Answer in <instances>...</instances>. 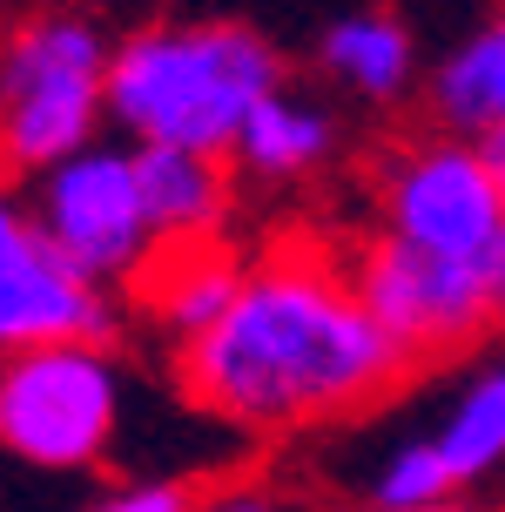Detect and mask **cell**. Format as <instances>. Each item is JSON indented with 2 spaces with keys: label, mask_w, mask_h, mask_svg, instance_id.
<instances>
[{
  "label": "cell",
  "mask_w": 505,
  "mask_h": 512,
  "mask_svg": "<svg viewBox=\"0 0 505 512\" xmlns=\"http://www.w3.org/2000/svg\"><path fill=\"white\" fill-rule=\"evenodd\" d=\"M142 297L149 310L182 337V344H196L216 317L229 310V297L243 290V270L229 263L216 243H176V250H162L155 263H142Z\"/></svg>",
  "instance_id": "13"
},
{
  "label": "cell",
  "mask_w": 505,
  "mask_h": 512,
  "mask_svg": "<svg viewBox=\"0 0 505 512\" xmlns=\"http://www.w3.org/2000/svg\"><path fill=\"white\" fill-rule=\"evenodd\" d=\"M411 371V351L364 310L351 270L324 256H277L243 270L229 310L182 344L176 378L223 432L283 438L371 411Z\"/></svg>",
  "instance_id": "1"
},
{
  "label": "cell",
  "mask_w": 505,
  "mask_h": 512,
  "mask_svg": "<svg viewBox=\"0 0 505 512\" xmlns=\"http://www.w3.org/2000/svg\"><path fill=\"white\" fill-rule=\"evenodd\" d=\"M425 108L438 135L452 142H485L492 128H505V14L472 27L425 88Z\"/></svg>",
  "instance_id": "11"
},
{
  "label": "cell",
  "mask_w": 505,
  "mask_h": 512,
  "mask_svg": "<svg viewBox=\"0 0 505 512\" xmlns=\"http://www.w3.org/2000/svg\"><path fill=\"white\" fill-rule=\"evenodd\" d=\"M425 438L438 445V459H445L458 492L492 479L505 465V358H485L472 378L458 384Z\"/></svg>",
  "instance_id": "14"
},
{
  "label": "cell",
  "mask_w": 505,
  "mask_h": 512,
  "mask_svg": "<svg viewBox=\"0 0 505 512\" xmlns=\"http://www.w3.org/2000/svg\"><path fill=\"white\" fill-rule=\"evenodd\" d=\"M445 499H458V486L425 432L391 438L364 472V512H425V506H445Z\"/></svg>",
  "instance_id": "15"
},
{
  "label": "cell",
  "mask_w": 505,
  "mask_h": 512,
  "mask_svg": "<svg viewBox=\"0 0 505 512\" xmlns=\"http://www.w3.org/2000/svg\"><path fill=\"white\" fill-rule=\"evenodd\" d=\"M330 155H337V115L317 108L310 95L277 88L270 102L250 108V122L236 128L229 162L250 182H297V176H310V169H324Z\"/></svg>",
  "instance_id": "12"
},
{
  "label": "cell",
  "mask_w": 505,
  "mask_h": 512,
  "mask_svg": "<svg viewBox=\"0 0 505 512\" xmlns=\"http://www.w3.org/2000/svg\"><path fill=\"white\" fill-rule=\"evenodd\" d=\"M34 230L75 263L81 277L108 290V283H135L149 263V203H142V176H135V149L95 142V149L68 155L34 176Z\"/></svg>",
  "instance_id": "5"
},
{
  "label": "cell",
  "mask_w": 505,
  "mask_h": 512,
  "mask_svg": "<svg viewBox=\"0 0 505 512\" xmlns=\"http://www.w3.org/2000/svg\"><path fill=\"white\" fill-rule=\"evenodd\" d=\"M81 512H196V486L189 479H128Z\"/></svg>",
  "instance_id": "16"
},
{
  "label": "cell",
  "mask_w": 505,
  "mask_h": 512,
  "mask_svg": "<svg viewBox=\"0 0 505 512\" xmlns=\"http://www.w3.org/2000/svg\"><path fill=\"white\" fill-rule=\"evenodd\" d=\"M351 283L364 297V310L411 351V364L465 351L492 324H505L479 256H431L398 243V236H378L351 263Z\"/></svg>",
  "instance_id": "6"
},
{
  "label": "cell",
  "mask_w": 505,
  "mask_h": 512,
  "mask_svg": "<svg viewBox=\"0 0 505 512\" xmlns=\"http://www.w3.org/2000/svg\"><path fill=\"white\" fill-rule=\"evenodd\" d=\"M115 304L81 277L48 236L34 230V209L0 189V358L41 344H108Z\"/></svg>",
  "instance_id": "8"
},
{
  "label": "cell",
  "mask_w": 505,
  "mask_h": 512,
  "mask_svg": "<svg viewBox=\"0 0 505 512\" xmlns=\"http://www.w3.org/2000/svg\"><path fill=\"white\" fill-rule=\"evenodd\" d=\"M196 512H297V506H283L277 492H216V499H196Z\"/></svg>",
  "instance_id": "17"
},
{
  "label": "cell",
  "mask_w": 505,
  "mask_h": 512,
  "mask_svg": "<svg viewBox=\"0 0 505 512\" xmlns=\"http://www.w3.org/2000/svg\"><path fill=\"white\" fill-rule=\"evenodd\" d=\"M384 236L431 256H485L505 230V189L472 142H411L384 162Z\"/></svg>",
  "instance_id": "7"
},
{
  "label": "cell",
  "mask_w": 505,
  "mask_h": 512,
  "mask_svg": "<svg viewBox=\"0 0 505 512\" xmlns=\"http://www.w3.org/2000/svg\"><path fill=\"white\" fill-rule=\"evenodd\" d=\"M142 203H149L155 243H216L229 223V169L223 155L196 149H135Z\"/></svg>",
  "instance_id": "10"
},
{
  "label": "cell",
  "mask_w": 505,
  "mask_h": 512,
  "mask_svg": "<svg viewBox=\"0 0 505 512\" xmlns=\"http://www.w3.org/2000/svg\"><path fill=\"white\" fill-rule=\"evenodd\" d=\"M472 149L485 155V169H492V182L505 189V128H492V135H485V142H472Z\"/></svg>",
  "instance_id": "18"
},
{
  "label": "cell",
  "mask_w": 505,
  "mask_h": 512,
  "mask_svg": "<svg viewBox=\"0 0 505 512\" xmlns=\"http://www.w3.org/2000/svg\"><path fill=\"white\" fill-rule=\"evenodd\" d=\"M425 512H479V506H465V499H445V506H425Z\"/></svg>",
  "instance_id": "19"
},
{
  "label": "cell",
  "mask_w": 505,
  "mask_h": 512,
  "mask_svg": "<svg viewBox=\"0 0 505 512\" xmlns=\"http://www.w3.org/2000/svg\"><path fill=\"white\" fill-rule=\"evenodd\" d=\"M108 34L81 14H41L0 48V162L41 176L95 149L108 122Z\"/></svg>",
  "instance_id": "3"
},
{
  "label": "cell",
  "mask_w": 505,
  "mask_h": 512,
  "mask_svg": "<svg viewBox=\"0 0 505 512\" xmlns=\"http://www.w3.org/2000/svg\"><path fill=\"white\" fill-rule=\"evenodd\" d=\"M122 364L108 344H41L0 358V452L34 472H95L122 438Z\"/></svg>",
  "instance_id": "4"
},
{
  "label": "cell",
  "mask_w": 505,
  "mask_h": 512,
  "mask_svg": "<svg viewBox=\"0 0 505 512\" xmlns=\"http://www.w3.org/2000/svg\"><path fill=\"white\" fill-rule=\"evenodd\" d=\"M317 68L344 95H357V102H371V108H391L418 81V41H411V27L391 7H357V14H337L324 27Z\"/></svg>",
  "instance_id": "9"
},
{
  "label": "cell",
  "mask_w": 505,
  "mask_h": 512,
  "mask_svg": "<svg viewBox=\"0 0 505 512\" xmlns=\"http://www.w3.org/2000/svg\"><path fill=\"white\" fill-rule=\"evenodd\" d=\"M283 88V54L243 21H176L128 34L108 61V122L135 149L229 155L256 102Z\"/></svg>",
  "instance_id": "2"
}]
</instances>
